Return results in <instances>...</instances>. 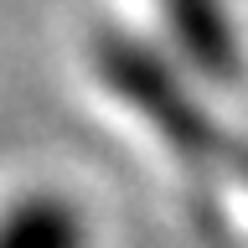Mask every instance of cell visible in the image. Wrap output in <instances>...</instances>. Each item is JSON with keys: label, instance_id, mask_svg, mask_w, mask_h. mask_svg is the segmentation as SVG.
<instances>
[{"label": "cell", "instance_id": "1", "mask_svg": "<svg viewBox=\"0 0 248 248\" xmlns=\"http://www.w3.org/2000/svg\"><path fill=\"white\" fill-rule=\"evenodd\" d=\"M0 248H83V228L57 202H31L0 228Z\"/></svg>", "mask_w": 248, "mask_h": 248}]
</instances>
